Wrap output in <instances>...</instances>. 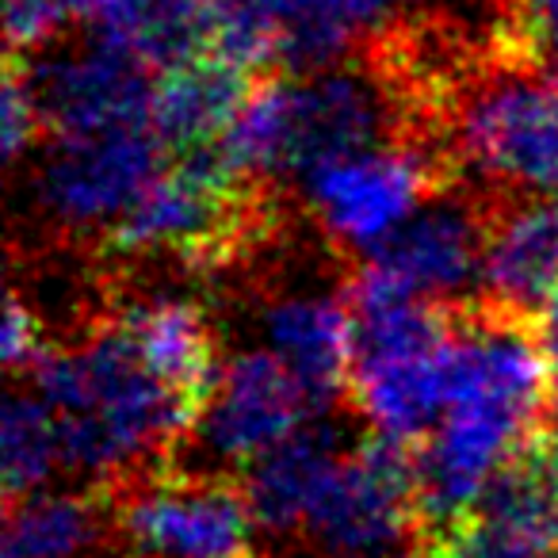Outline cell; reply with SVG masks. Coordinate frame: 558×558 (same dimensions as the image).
<instances>
[{
    "mask_svg": "<svg viewBox=\"0 0 558 558\" xmlns=\"http://www.w3.org/2000/svg\"><path fill=\"white\" fill-rule=\"evenodd\" d=\"M295 550L306 558H417V456L387 436H364L322 482Z\"/></svg>",
    "mask_w": 558,
    "mask_h": 558,
    "instance_id": "4",
    "label": "cell"
},
{
    "mask_svg": "<svg viewBox=\"0 0 558 558\" xmlns=\"http://www.w3.org/2000/svg\"><path fill=\"white\" fill-rule=\"evenodd\" d=\"M517 12L539 58L558 54V0H517Z\"/></svg>",
    "mask_w": 558,
    "mask_h": 558,
    "instance_id": "23",
    "label": "cell"
},
{
    "mask_svg": "<svg viewBox=\"0 0 558 558\" xmlns=\"http://www.w3.org/2000/svg\"><path fill=\"white\" fill-rule=\"evenodd\" d=\"M126 558H256L260 527L245 486L218 471H146L111 501Z\"/></svg>",
    "mask_w": 558,
    "mask_h": 558,
    "instance_id": "5",
    "label": "cell"
},
{
    "mask_svg": "<svg viewBox=\"0 0 558 558\" xmlns=\"http://www.w3.org/2000/svg\"><path fill=\"white\" fill-rule=\"evenodd\" d=\"M517 471L524 474V482L535 489L547 512L558 520V421L555 425H543L532 440L520 448V456L512 459Z\"/></svg>",
    "mask_w": 558,
    "mask_h": 558,
    "instance_id": "22",
    "label": "cell"
},
{
    "mask_svg": "<svg viewBox=\"0 0 558 558\" xmlns=\"http://www.w3.org/2000/svg\"><path fill=\"white\" fill-rule=\"evenodd\" d=\"M111 505L88 489H39L9 501L4 558H85L108 543Z\"/></svg>",
    "mask_w": 558,
    "mask_h": 558,
    "instance_id": "17",
    "label": "cell"
},
{
    "mask_svg": "<svg viewBox=\"0 0 558 558\" xmlns=\"http://www.w3.org/2000/svg\"><path fill=\"white\" fill-rule=\"evenodd\" d=\"M264 349L276 352L306 390L314 413L326 417L349 390L352 311L349 295L326 288L283 291L260 306Z\"/></svg>",
    "mask_w": 558,
    "mask_h": 558,
    "instance_id": "12",
    "label": "cell"
},
{
    "mask_svg": "<svg viewBox=\"0 0 558 558\" xmlns=\"http://www.w3.org/2000/svg\"><path fill=\"white\" fill-rule=\"evenodd\" d=\"M27 383L58 417L65 474L88 486L154 471L203 417L199 398L157 372L116 311L96 314L73 344L50 349Z\"/></svg>",
    "mask_w": 558,
    "mask_h": 558,
    "instance_id": "2",
    "label": "cell"
},
{
    "mask_svg": "<svg viewBox=\"0 0 558 558\" xmlns=\"http://www.w3.org/2000/svg\"><path fill=\"white\" fill-rule=\"evenodd\" d=\"M349 448L352 444L344 440L341 428H333L322 417H311L303 428H295L288 440L276 444L268 456H260L241 474V486H245V497L253 505L264 543L295 547L311 501L318 497L322 482L329 478V471L341 463Z\"/></svg>",
    "mask_w": 558,
    "mask_h": 558,
    "instance_id": "13",
    "label": "cell"
},
{
    "mask_svg": "<svg viewBox=\"0 0 558 558\" xmlns=\"http://www.w3.org/2000/svg\"><path fill=\"white\" fill-rule=\"evenodd\" d=\"M486 291L501 303L539 311L558 291V199L497 203L486 245Z\"/></svg>",
    "mask_w": 558,
    "mask_h": 558,
    "instance_id": "15",
    "label": "cell"
},
{
    "mask_svg": "<svg viewBox=\"0 0 558 558\" xmlns=\"http://www.w3.org/2000/svg\"><path fill=\"white\" fill-rule=\"evenodd\" d=\"M169 161V146L154 126H119L100 134L50 138L32 177V199L39 218L65 238L100 241L146 195Z\"/></svg>",
    "mask_w": 558,
    "mask_h": 558,
    "instance_id": "7",
    "label": "cell"
},
{
    "mask_svg": "<svg viewBox=\"0 0 558 558\" xmlns=\"http://www.w3.org/2000/svg\"><path fill=\"white\" fill-rule=\"evenodd\" d=\"M27 58V85L50 138L154 126V70L104 32L81 43H50Z\"/></svg>",
    "mask_w": 558,
    "mask_h": 558,
    "instance_id": "9",
    "label": "cell"
},
{
    "mask_svg": "<svg viewBox=\"0 0 558 558\" xmlns=\"http://www.w3.org/2000/svg\"><path fill=\"white\" fill-rule=\"evenodd\" d=\"M497 203L489 195H459V187L425 199L387 238L364 248V264L413 295L451 303L486 271L489 226Z\"/></svg>",
    "mask_w": 558,
    "mask_h": 558,
    "instance_id": "11",
    "label": "cell"
},
{
    "mask_svg": "<svg viewBox=\"0 0 558 558\" xmlns=\"http://www.w3.org/2000/svg\"><path fill=\"white\" fill-rule=\"evenodd\" d=\"M256 81V73L241 70L222 54H203L187 65L165 70L154 96L157 138L169 146V154L222 142L245 111Z\"/></svg>",
    "mask_w": 558,
    "mask_h": 558,
    "instance_id": "14",
    "label": "cell"
},
{
    "mask_svg": "<svg viewBox=\"0 0 558 558\" xmlns=\"http://www.w3.org/2000/svg\"><path fill=\"white\" fill-rule=\"evenodd\" d=\"M535 326H539L543 356H547L550 379H555V390H558V291L539 306V311H535Z\"/></svg>",
    "mask_w": 558,
    "mask_h": 558,
    "instance_id": "24",
    "label": "cell"
},
{
    "mask_svg": "<svg viewBox=\"0 0 558 558\" xmlns=\"http://www.w3.org/2000/svg\"><path fill=\"white\" fill-rule=\"evenodd\" d=\"M425 558H558V543L527 524L474 509L448 532L428 535Z\"/></svg>",
    "mask_w": 558,
    "mask_h": 558,
    "instance_id": "19",
    "label": "cell"
},
{
    "mask_svg": "<svg viewBox=\"0 0 558 558\" xmlns=\"http://www.w3.org/2000/svg\"><path fill=\"white\" fill-rule=\"evenodd\" d=\"M543 77H547L550 96H555V104H558V62H555V65H547V70H543Z\"/></svg>",
    "mask_w": 558,
    "mask_h": 558,
    "instance_id": "25",
    "label": "cell"
},
{
    "mask_svg": "<svg viewBox=\"0 0 558 558\" xmlns=\"http://www.w3.org/2000/svg\"><path fill=\"white\" fill-rule=\"evenodd\" d=\"M444 413L417 456V512L425 539L466 520L501 466L547 425L558 402L535 311L494 295L451 299Z\"/></svg>",
    "mask_w": 558,
    "mask_h": 558,
    "instance_id": "1",
    "label": "cell"
},
{
    "mask_svg": "<svg viewBox=\"0 0 558 558\" xmlns=\"http://www.w3.org/2000/svg\"><path fill=\"white\" fill-rule=\"evenodd\" d=\"M96 32L138 54L157 73L215 54L210 0H104Z\"/></svg>",
    "mask_w": 558,
    "mask_h": 558,
    "instance_id": "16",
    "label": "cell"
},
{
    "mask_svg": "<svg viewBox=\"0 0 558 558\" xmlns=\"http://www.w3.org/2000/svg\"><path fill=\"white\" fill-rule=\"evenodd\" d=\"M0 436H4V494L9 501L50 489L58 474H65L58 417L32 383L12 387V395L4 398V433Z\"/></svg>",
    "mask_w": 558,
    "mask_h": 558,
    "instance_id": "18",
    "label": "cell"
},
{
    "mask_svg": "<svg viewBox=\"0 0 558 558\" xmlns=\"http://www.w3.org/2000/svg\"><path fill=\"white\" fill-rule=\"evenodd\" d=\"M299 180L314 218L337 245L372 248L425 199L459 187V161L448 149L402 142L314 165Z\"/></svg>",
    "mask_w": 558,
    "mask_h": 558,
    "instance_id": "8",
    "label": "cell"
},
{
    "mask_svg": "<svg viewBox=\"0 0 558 558\" xmlns=\"http://www.w3.org/2000/svg\"><path fill=\"white\" fill-rule=\"evenodd\" d=\"M311 417L318 413L288 364L271 349H248L222 364L192 444L207 466H218V474L248 471Z\"/></svg>",
    "mask_w": 558,
    "mask_h": 558,
    "instance_id": "10",
    "label": "cell"
},
{
    "mask_svg": "<svg viewBox=\"0 0 558 558\" xmlns=\"http://www.w3.org/2000/svg\"><path fill=\"white\" fill-rule=\"evenodd\" d=\"M50 326L43 322V314L24 299V291H9V306H4V364L12 375H32L39 367V360L50 352L47 344Z\"/></svg>",
    "mask_w": 558,
    "mask_h": 558,
    "instance_id": "21",
    "label": "cell"
},
{
    "mask_svg": "<svg viewBox=\"0 0 558 558\" xmlns=\"http://www.w3.org/2000/svg\"><path fill=\"white\" fill-rule=\"evenodd\" d=\"M451 154L501 192L558 187V104L543 70L501 65L478 77L448 116Z\"/></svg>",
    "mask_w": 558,
    "mask_h": 558,
    "instance_id": "6",
    "label": "cell"
},
{
    "mask_svg": "<svg viewBox=\"0 0 558 558\" xmlns=\"http://www.w3.org/2000/svg\"><path fill=\"white\" fill-rule=\"evenodd\" d=\"M344 295L352 311V402L375 436L421 448L448 395V303L413 295L367 264L344 283Z\"/></svg>",
    "mask_w": 558,
    "mask_h": 558,
    "instance_id": "3",
    "label": "cell"
},
{
    "mask_svg": "<svg viewBox=\"0 0 558 558\" xmlns=\"http://www.w3.org/2000/svg\"><path fill=\"white\" fill-rule=\"evenodd\" d=\"M0 123H4V154L12 161L27 154L35 142L47 134L39 116V104H35V93L27 85V73H24V58L12 54L9 50V62H4V93H0Z\"/></svg>",
    "mask_w": 558,
    "mask_h": 558,
    "instance_id": "20",
    "label": "cell"
}]
</instances>
